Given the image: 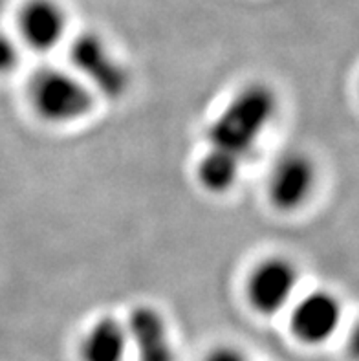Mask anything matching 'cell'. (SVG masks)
<instances>
[{"mask_svg": "<svg viewBox=\"0 0 359 361\" xmlns=\"http://www.w3.org/2000/svg\"><path fill=\"white\" fill-rule=\"evenodd\" d=\"M28 103L44 123L64 127L90 116L97 97L73 70L42 66L28 79Z\"/></svg>", "mask_w": 359, "mask_h": 361, "instance_id": "obj_2", "label": "cell"}, {"mask_svg": "<svg viewBox=\"0 0 359 361\" xmlns=\"http://www.w3.org/2000/svg\"><path fill=\"white\" fill-rule=\"evenodd\" d=\"M17 32L30 50L51 51L66 39L68 13L59 0H26L17 11Z\"/></svg>", "mask_w": 359, "mask_h": 361, "instance_id": "obj_7", "label": "cell"}, {"mask_svg": "<svg viewBox=\"0 0 359 361\" xmlns=\"http://www.w3.org/2000/svg\"><path fill=\"white\" fill-rule=\"evenodd\" d=\"M299 283L300 274L296 262L281 255L266 257L248 274L245 299L260 316H275L296 301Z\"/></svg>", "mask_w": 359, "mask_h": 361, "instance_id": "obj_4", "label": "cell"}, {"mask_svg": "<svg viewBox=\"0 0 359 361\" xmlns=\"http://www.w3.org/2000/svg\"><path fill=\"white\" fill-rule=\"evenodd\" d=\"M204 361H251L248 354H244L241 348L222 345V347H214Z\"/></svg>", "mask_w": 359, "mask_h": 361, "instance_id": "obj_11", "label": "cell"}, {"mask_svg": "<svg viewBox=\"0 0 359 361\" xmlns=\"http://www.w3.org/2000/svg\"><path fill=\"white\" fill-rule=\"evenodd\" d=\"M128 348L125 323L105 316L88 326L79 345V356L81 361H125Z\"/></svg>", "mask_w": 359, "mask_h": 361, "instance_id": "obj_9", "label": "cell"}, {"mask_svg": "<svg viewBox=\"0 0 359 361\" xmlns=\"http://www.w3.org/2000/svg\"><path fill=\"white\" fill-rule=\"evenodd\" d=\"M128 347L136 353L138 361H174V345L169 325L162 312L149 305H138L130 310L125 323Z\"/></svg>", "mask_w": 359, "mask_h": 361, "instance_id": "obj_8", "label": "cell"}, {"mask_svg": "<svg viewBox=\"0 0 359 361\" xmlns=\"http://www.w3.org/2000/svg\"><path fill=\"white\" fill-rule=\"evenodd\" d=\"M281 101L272 85L245 82L233 92L205 127L204 152L242 167L251 160L279 116Z\"/></svg>", "mask_w": 359, "mask_h": 361, "instance_id": "obj_1", "label": "cell"}, {"mask_svg": "<svg viewBox=\"0 0 359 361\" xmlns=\"http://www.w3.org/2000/svg\"><path fill=\"white\" fill-rule=\"evenodd\" d=\"M70 66L96 97L123 99L130 88V70L97 33L85 32L70 42Z\"/></svg>", "mask_w": 359, "mask_h": 361, "instance_id": "obj_3", "label": "cell"}, {"mask_svg": "<svg viewBox=\"0 0 359 361\" xmlns=\"http://www.w3.org/2000/svg\"><path fill=\"white\" fill-rule=\"evenodd\" d=\"M317 176L312 156L300 151L284 152L272 165L266 180L269 204L281 213H296L314 197Z\"/></svg>", "mask_w": 359, "mask_h": 361, "instance_id": "obj_5", "label": "cell"}, {"mask_svg": "<svg viewBox=\"0 0 359 361\" xmlns=\"http://www.w3.org/2000/svg\"><path fill=\"white\" fill-rule=\"evenodd\" d=\"M18 61H20V54H18L15 39L0 32V78L13 72L18 66Z\"/></svg>", "mask_w": 359, "mask_h": 361, "instance_id": "obj_10", "label": "cell"}, {"mask_svg": "<svg viewBox=\"0 0 359 361\" xmlns=\"http://www.w3.org/2000/svg\"><path fill=\"white\" fill-rule=\"evenodd\" d=\"M290 330L303 345L315 347L332 339L341 326L343 305L330 290H312L290 305Z\"/></svg>", "mask_w": 359, "mask_h": 361, "instance_id": "obj_6", "label": "cell"}]
</instances>
